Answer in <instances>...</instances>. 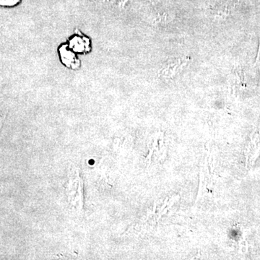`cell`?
<instances>
[{
	"mask_svg": "<svg viewBox=\"0 0 260 260\" xmlns=\"http://www.w3.org/2000/svg\"><path fill=\"white\" fill-rule=\"evenodd\" d=\"M256 64L259 65V68L260 70V45L259 49V52H258L257 58H256Z\"/></svg>",
	"mask_w": 260,
	"mask_h": 260,
	"instance_id": "3",
	"label": "cell"
},
{
	"mask_svg": "<svg viewBox=\"0 0 260 260\" xmlns=\"http://www.w3.org/2000/svg\"><path fill=\"white\" fill-rule=\"evenodd\" d=\"M19 0H1V4L3 5H8V6H10V5H13L16 4Z\"/></svg>",
	"mask_w": 260,
	"mask_h": 260,
	"instance_id": "2",
	"label": "cell"
},
{
	"mask_svg": "<svg viewBox=\"0 0 260 260\" xmlns=\"http://www.w3.org/2000/svg\"><path fill=\"white\" fill-rule=\"evenodd\" d=\"M189 61V57H183L177 59V61H172L162 70L160 75L165 78H172L180 73L181 70L185 68Z\"/></svg>",
	"mask_w": 260,
	"mask_h": 260,
	"instance_id": "1",
	"label": "cell"
}]
</instances>
